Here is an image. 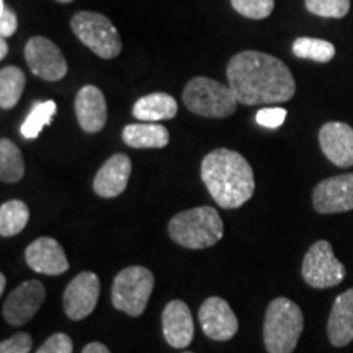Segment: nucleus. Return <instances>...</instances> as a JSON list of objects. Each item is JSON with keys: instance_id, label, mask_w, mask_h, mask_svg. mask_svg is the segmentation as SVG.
Wrapping results in <instances>:
<instances>
[{"instance_id": "nucleus-1", "label": "nucleus", "mask_w": 353, "mask_h": 353, "mask_svg": "<svg viewBox=\"0 0 353 353\" xmlns=\"http://www.w3.org/2000/svg\"><path fill=\"white\" fill-rule=\"evenodd\" d=\"M229 87L239 103L252 107L293 99L296 82L288 65L262 51H241L226 68Z\"/></svg>"}, {"instance_id": "nucleus-2", "label": "nucleus", "mask_w": 353, "mask_h": 353, "mask_svg": "<svg viewBox=\"0 0 353 353\" xmlns=\"http://www.w3.org/2000/svg\"><path fill=\"white\" fill-rule=\"evenodd\" d=\"M201 180L216 205L224 210L241 208L255 192L252 167L231 149H216L203 157Z\"/></svg>"}, {"instance_id": "nucleus-3", "label": "nucleus", "mask_w": 353, "mask_h": 353, "mask_svg": "<svg viewBox=\"0 0 353 353\" xmlns=\"http://www.w3.org/2000/svg\"><path fill=\"white\" fill-rule=\"evenodd\" d=\"M224 224L213 206H196L175 214L169 223V236L185 249L200 250L223 239Z\"/></svg>"}, {"instance_id": "nucleus-4", "label": "nucleus", "mask_w": 353, "mask_h": 353, "mask_svg": "<svg viewBox=\"0 0 353 353\" xmlns=\"http://www.w3.org/2000/svg\"><path fill=\"white\" fill-rule=\"evenodd\" d=\"M304 329L301 307L288 298H276L268 304L263 322V342L268 353H291Z\"/></svg>"}, {"instance_id": "nucleus-5", "label": "nucleus", "mask_w": 353, "mask_h": 353, "mask_svg": "<svg viewBox=\"0 0 353 353\" xmlns=\"http://www.w3.org/2000/svg\"><path fill=\"white\" fill-rule=\"evenodd\" d=\"M182 100L190 112L205 118L231 117L239 103L231 87L203 76L193 77L185 85Z\"/></svg>"}, {"instance_id": "nucleus-6", "label": "nucleus", "mask_w": 353, "mask_h": 353, "mask_svg": "<svg viewBox=\"0 0 353 353\" xmlns=\"http://www.w3.org/2000/svg\"><path fill=\"white\" fill-rule=\"evenodd\" d=\"M70 28L79 41L101 59H114L123 50V41L117 26L108 17L99 12H77L70 20Z\"/></svg>"}, {"instance_id": "nucleus-7", "label": "nucleus", "mask_w": 353, "mask_h": 353, "mask_svg": "<svg viewBox=\"0 0 353 353\" xmlns=\"http://www.w3.org/2000/svg\"><path fill=\"white\" fill-rule=\"evenodd\" d=\"M154 288L151 270L132 265L118 273L112 286V303L118 311L139 317L148 307Z\"/></svg>"}, {"instance_id": "nucleus-8", "label": "nucleus", "mask_w": 353, "mask_h": 353, "mask_svg": "<svg viewBox=\"0 0 353 353\" xmlns=\"http://www.w3.org/2000/svg\"><path fill=\"white\" fill-rule=\"evenodd\" d=\"M301 273L311 288H332L345 278V267L335 259L327 241H317L304 255Z\"/></svg>"}, {"instance_id": "nucleus-9", "label": "nucleus", "mask_w": 353, "mask_h": 353, "mask_svg": "<svg viewBox=\"0 0 353 353\" xmlns=\"http://www.w3.org/2000/svg\"><path fill=\"white\" fill-rule=\"evenodd\" d=\"M25 61L34 76L48 82H57L65 77L69 65L63 51L51 39L33 37L25 44Z\"/></svg>"}, {"instance_id": "nucleus-10", "label": "nucleus", "mask_w": 353, "mask_h": 353, "mask_svg": "<svg viewBox=\"0 0 353 353\" xmlns=\"http://www.w3.org/2000/svg\"><path fill=\"white\" fill-rule=\"evenodd\" d=\"M312 206L321 214L345 213L353 210V174L322 180L312 192Z\"/></svg>"}, {"instance_id": "nucleus-11", "label": "nucleus", "mask_w": 353, "mask_h": 353, "mask_svg": "<svg viewBox=\"0 0 353 353\" xmlns=\"http://www.w3.org/2000/svg\"><path fill=\"white\" fill-rule=\"evenodd\" d=\"M44 299H46V288L41 281H25L7 296L2 307L3 319L10 325H23L33 319Z\"/></svg>"}, {"instance_id": "nucleus-12", "label": "nucleus", "mask_w": 353, "mask_h": 353, "mask_svg": "<svg viewBox=\"0 0 353 353\" xmlns=\"http://www.w3.org/2000/svg\"><path fill=\"white\" fill-rule=\"evenodd\" d=\"M100 296V280L95 273L82 272L64 291L63 304L69 319L81 321L94 312Z\"/></svg>"}, {"instance_id": "nucleus-13", "label": "nucleus", "mask_w": 353, "mask_h": 353, "mask_svg": "<svg viewBox=\"0 0 353 353\" xmlns=\"http://www.w3.org/2000/svg\"><path fill=\"white\" fill-rule=\"evenodd\" d=\"M198 321H200L203 332L211 341H229L239 329V321L231 306L218 296H211L203 301L198 311Z\"/></svg>"}, {"instance_id": "nucleus-14", "label": "nucleus", "mask_w": 353, "mask_h": 353, "mask_svg": "<svg viewBox=\"0 0 353 353\" xmlns=\"http://www.w3.org/2000/svg\"><path fill=\"white\" fill-rule=\"evenodd\" d=\"M25 260L33 272L41 275L54 276L69 270V262L63 245L52 237H39L33 241L26 247Z\"/></svg>"}, {"instance_id": "nucleus-15", "label": "nucleus", "mask_w": 353, "mask_h": 353, "mask_svg": "<svg viewBox=\"0 0 353 353\" xmlns=\"http://www.w3.org/2000/svg\"><path fill=\"white\" fill-rule=\"evenodd\" d=\"M319 144L324 156L337 167L353 165V128L345 123L329 121L319 130Z\"/></svg>"}, {"instance_id": "nucleus-16", "label": "nucleus", "mask_w": 353, "mask_h": 353, "mask_svg": "<svg viewBox=\"0 0 353 353\" xmlns=\"http://www.w3.org/2000/svg\"><path fill=\"white\" fill-rule=\"evenodd\" d=\"M162 332L170 347L185 348L193 341V317L190 307L180 299H174L167 304L162 312Z\"/></svg>"}, {"instance_id": "nucleus-17", "label": "nucleus", "mask_w": 353, "mask_h": 353, "mask_svg": "<svg viewBox=\"0 0 353 353\" xmlns=\"http://www.w3.org/2000/svg\"><path fill=\"white\" fill-rule=\"evenodd\" d=\"M76 117L85 132H99L108 120L107 100L103 92L95 85H85L76 95Z\"/></svg>"}, {"instance_id": "nucleus-18", "label": "nucleus", "mask_w": 353, "mask_h": 353, "mask_svg": "<svg viewBox=\"0 0 353 353\" xmlns=\"http://www.w3.org/2000/svg\"><path fill=\"white\" fill-rule=\"evenodd\" d=\"M132 170L126 154H114L100 167L94 179V190L101 198H117L125 192Z\"/></svg>"}, {"instance_id": "nucleus-19", "label": "nucleus", "mask_w": 353, "mask_h": 353, "mask_svg": "<svg viewBox=\"0 0 353 353\" xmlns=\"http://www.w3.org/2000/svg\"><path fill=\"white\" fill-rule=\"evenodd\" d=\"M327 334L334 347H345L353 341V288L335 298L327 322Z\"/></svg>"}, {"instance_id": "nucleus-20", "label": "nucleus", "mask_w": 353, "mask_h": 353, "mask_svg": "<svg viewBox=\"0 0 353 353\" xmlns=\"http://www.w3.org/2000/svg\"><path fill=\"white\" fill-rule=\"evenodd\" d=\"M179 113L176 100L164 92H156L141 97L132 107V117L144 123L172 120Z\"/></svg>"}, {"instance_id": "nucleus-21", "label": "nucleus", "mask_w": 353, "mask_h": 353, "mask_svg": "<svg viewBox=\"0 0 353 353\" xmlns=\"http://www.w3.org/2000/svg\"><path fill=\"white\" fill-rule=\"evenodd\" d=\"M121 138L132 149H162L169 144V131L157 123H134L123 128Z\"/></svg>"}, {"instance_id": "nucleus-22", "label": "nucleus", "mask_w": 353, "mask_h": 353, "mask_svg": "<svg viewBox=\"0 0 353 353\" xmlns=\"http://www.w3.org/2000/svg\"><path fill=\"white\" fill-rule=\"evenodd\" d=\"M26 83L25 72L17 65H7L0 70V108L10 110L20 101Z\"/></svg>"}, {"instance_id": "nucleus-23", "label": "nucleus", "mask_w": 353, "mask_h": 353, "mask_svg": "<svg viewBox=\"0 0 353 353\" xmlns=\"http://www.w3.org/2000/svg\"><path fill=\"white\" fill-rule=\"evenodd\" d=\"M25 175V161L13 141L0 139V179L6 183H17Z\"/></svg>"}, {"instance_id": "nucleus-24", "label": "nucleus", "mask_w": 353, "mask_h": 353, "mask_svg": "<svg viewBox=\"0 0 353 353\" xmlns=\"http://www.w3.org/2000/svg\"><path fill=\"white\" fill-rule=\"evenodd\" d=\"M30 210L21 200L6 201L0 206V236L12 237L21 232L28 224Z\"/></svg>"}, {"instance_id": "nucleus-25", "label": "nucleus", "mask_w": 353, "mask_h": 353, "mask_svg": "<svg viewBox=\"0 0 353 353\" xmlns=\"http://www.w3.org/2000/svg\"><path fill=\"white\" fill-rule=\"evenodd\" d=\"M293 54L299 59L314 61V63H329L335 56V46L332 43L319 38L301 37L293 43Z\"/></svg>"}, {"instance_id": "nucleus-26", "label": "nucleus", "mask_w": 353, "mask_h": 353, "mask_svg": "<svg viewBox=\"0 0 353 353\" xmlns=\"http://www.w3.org/2000/svg\"><path fill=\"white\" fill-rule=\"evenodd\" d=\"M56 114V103L52 100L38 101L28 113L26 120L21 123L20 132L25 139H37L44 126L51 125Z\"/></svg>"}, {"instance_id": "nucleus-27", "label": "nucleus", "mask_w": 353, "mask_h": 353, "mask_svg": "<svg viewBox=\"0 0 353 353\" xmlns=\"http://www.w3.org/2000/svg\"><path fill=\"white\" fill-rule=\"evenodd\" d=\"M307 12L324 19H343L350 10V0H304Z\"/></svg>"}, {"instance_id": "nucleus-28", "label": "nucleus", "mask_w": 353, "mask_h": 353, "mask_svg": "<svg viewBox=\"0 0 353 353\" xmlns=\"http://www.w3.org/2000/svg\"><path fill=\"white\" fill-rule=\"evenodd\" d=\"M231 6L245 19L263 20L272 15L275 0H231Z\"/></svg>"}, {"instance_id": "nucleus-29", "label": "nucleus", "mask_w": 353, "mask_h": 353, "mask_svg": "<svg viewBox=\"0 0 353 353\" xmlns=\"http://www.w3.org/2000/svg\"><path fill=\"white\" fill-rule=\"evenodd\" d=\"M286 114H288V112L280 107L262 108L259 110L257 114H255V121H257L260 126L268 128V130H276V128H280L285 123Z\"/></svg>"}, {"instance_id": "nucleus-30", "label": "nucleus", "mask_w": 353, "mask_h": 353, "mask_svg": "<svg viewBox=\"0 0 353 353\" xmlns=\"http://www.w3.org/2000/svg\"><path fill=\"white\" fill-rule=\"evenodd\" d=\"M19 28V17L12 7L7 6L6 0H0V37L10 38Z\"/></svg>"}, {"instance_id": "nucleus-31", "label": "nucleus", "mask_w": 353, "mask_h": 353, "mask_svg": "<svg viewBox=\"0 0 353 353\" xmlns=\"http://www.w3.org/2000/svg\"><path fill=\"white\" fill-rule=\"evenodd\" d=\"M33 345L32 337L26 332H19L0 343V353H30Z\"/></svg>"}, {"instance_id": "nucleus-32", "label": "nucleus", "mask_w": 353, "mask_h": 353, "mask_svg": "<svg viewBox=\"0 0 353 353\" xmlns=\"http://www.w3.org/2000/svg\"><path fill=\"white\" fill-rule=\"evenodd\" d=\"M74 345L69 335L54 334L38 348L37 353H72Z\"/></svg>"}, {"instance_id": "nucleus-33", "label": "nucleus", "mask_w": 353, "mask_h": 353, "mask_svg": "<svg viewBox=\"0 0 353 353\" xmlns=\"http://www.w3.org/2000/svg\"><path fill=\"white\" fill-rule=\"evenodd\" d=\"M82 353H110V350L107 345H103V343L92 342V343H88V345H85Z\"/></svg>"}, {"instance_id": "nucleus-34", "label": "nucleus", "mask_w": 353, "mask_h": 353, "mask_svg": "<svg viewBox=\"0 0 353 353\" xmlns=\"http://www.w3.org/2000/svg\"><path fill=\"white\" fill-rule=\"evenodd\" d=\"M8 54V44L6 41V38L0 39V59H6V56Z\"/></svg>"}, {"instance_id": "nucleus-35", "label": "nucleus", "mask_w": 353, "mask_h": 353, "mask_svg": "<svg viewBox=\"0 0 353 353\" xmlns=\"http://www.w3.org/2000/svg\"><path fill=\"white\" fill-rule=\"evenodd\" d=\"M6 285H7V278H6V275H3V273H0V294L6 291Z\"/></svg>"}, {"instance_id": "nucleus-36", "label": "nucleus", "mask_w": 353, "mask_h": 353, "mask_svg": "<svg viewBox=\"0 0 353 353\" xmlns=\"http://www.w3.org/2000/svg\"><path fill=\"white\" fill-rule=\"evenodd\" d=\"M56 2H59V3H70V2H74V0H56Z\"/></svg>"}, {"instance_id": "nucleus-37", "label": "nucleus", "mask_w": 353, "mask_h": 353, "mask_svg": "<svg viewBox=\"0 0 353 353\" xmlns=\"http://www.w3.org/2000/svg\"><path fill=\"white\" fill-rule=\"evenodd\" d=\"M185 353H192V352H185Z\"/></svg>"}]
</instances>
